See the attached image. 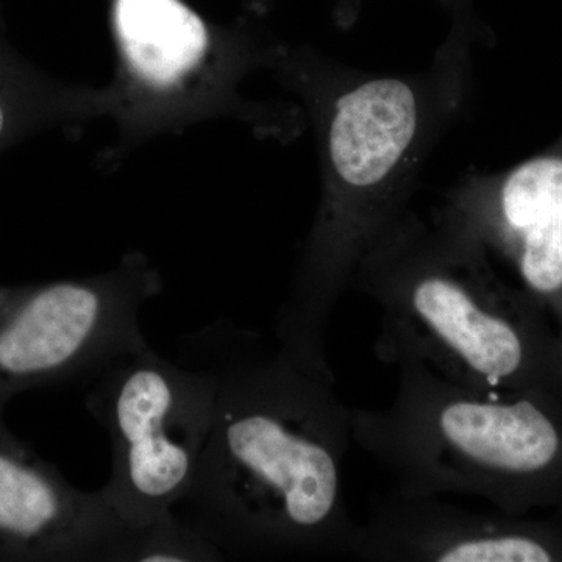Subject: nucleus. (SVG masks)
<instances>
[{
	"mask_svg": "<svg viewBox=\"0 0 562 562\" xmlns=\"http://www.w3.org/2000/svg\"><path fill=\"white\" fill-rule=\"evenodd\" d=\"M179 349L209 366L217 392L194 480L172 512L224 560L351 558L360 525L347 513L342 464L353 409L330 366L224 319Z\"/></svg>",
	"mask_w": 562,
	"mask_h": 562,
	"instance_id": "f257e3e1",
	"label": "nucleus"
},
{
	"mask_svg": "<svg viewBox=\"0 0 562 562\" xmlns=\"http://www.w3.org/2000/svg\"><path fill=\"white\" fill-rule=\"evenodd\" d=\"M450 16L449 35L419 72H366L273 43L268 70L301 98L321 160L319 205L273 338L314 364H328L325 330L362 257L408 209L424 162L471 101L483 27L476 13Z\"/></svg>",
	"mask_w": 562,
	"mask_h": 562,
	"instance_id": "f03ea898",
	"label": "nucleus"
},
{
	"mask_svg": "<svg viewBox=\"0 0 562 562\" xmlns=\"http://www.w3.org/2000/svg\"><path fill=\"white\" fill-rule=\"evenodd\" d=\"M351 284L382 308L376 357L416 360L465 390L562 405V342L490 254L406 209L369 247Z\"/></svg>",
	"mask_w": 562,
	"mask_h": 562,
	"instance_id": "7ed1b4c3",
	"label": "nucleus"
},
{
	"mask_svg": "<svg viewBox=\"0 0 562 562\" xmlns=\"http://www.w3.org/2000/svg\"><path fill=\"white\" fill-rule=\"evenodd\" d=\"M383 409H353L351 438L417 497H482L498 512L562 516V405L465 390L416 360L397 362Z\"/></svg>",
	"mask_w": 562,
	"mask_h": 562,
	"instance_id": "20e7f679",
	"label": "nucleus"
},
{
	"mask_svg": "<svg viewBox=\"0 0 562 562\" xmlns=\"http://www.w3.org/2000/svg\"><path fill=\"white\" fill-rule=\"evenodd\" d=\"M110 21L116 68L106 90L117 138L109 158L217 117L276 128L260 103L243 95L247 77L268 69L276 41L213 24L183 0H111Z\"/></svg>",
	"mask_w": 562,
	"mask_h": 562,
	"instance_id": "39448f33",
	"label": "nucleus"
},
{
	"mask_svg": "<svg viewBox=\"0 0 562 562\" xmlns=\"http://www.w3.org/2000/svg\"><path fill=\"white\" fill-rule=\"evenodd\" d=\"M85 386L88 413L111 443L103 494L140 530L191 487L213 425L216 375L187 355L173 362L147 346L114 358Z\"/></svg>",
	"mask_w": 562,
	"mask_h": 562,
	"instance_id": "423d86ee",
	"label": "nucleus"
},
{
	"mask_svg": "<svg viewBox=\"0 0 562 562\" xmlns=\"http://www.w3.org/2000/svg\"><path fill=\"white\" fill-rule=\"evenodd\" d=\"M162 288L138 250L98 276L0 284V412L24 392L85 384L114 358L146 349L139 313Z\"/></svg>",
	"mask_w": 562,
	"mask_h": 562,
	"instance_id": "0eeeda50",
	"label": "nucleus"
},
{
	"mask_svg": "<svg viewBox=\"0 0 562 562\" xmlns=\"http://www.w3.org/2000/svg\"><path fill=\"white\" fill-rule=\"evenodd\" d=\"M431 222L508 262L562 342V133L512 168L465 176Z\"/></svg>",
	"mask_w": 562,
	"mask_h": 562,
	"instance_id": "6e6552de",
	"label": "nucleus"
},
{
	"mask_svg": "<svg viewBox=\"0 0 562 562\" xmlns=\"http://www.w3.org/2000/svg\"><path fill=\"white\" fill-rule=\"evenodd\" d=\"M131 527L7 428L0 412V561L117 562Z\"/></svg>",
	"mask_w": 562,
	"mask_h": 562,
	"instance_id": "1a4fd4ad",
	"label": "nucleus"
},
{
	"mask_svg": "<svg viewBox=\"0 0 562 562\" xmlns=\"http://www.w3.org/2000/svg\"><path fill=\"white\" fill-rule=\"evenodd\" d=\"M351 558L390 562L562 561V516L480 513L436 497L391 492L360 525Z\"/></svg>",
	"mask_w": 562,
	"mask_h": 562,
	"instance_id": "9d476101",
	"label": "nucleus"
},
{
	"mask_svg": "<svg viewBox=\"0 0 562 562\" xmlns=\"http://www.w3.org/2000/svg\"><path fill=\"white\" fill-rule=\"evenodd\" d=\"M106 87L70 83L29 61L0 27V155L40 133L109 116Z\"/></svg>",
	"mask_w": 562,
	"mask_h": 562,
	"instance_id": "9b49d317",
	"label": "nucleus"
},
{
	"mask_svg": "<svg viewBox=\"0 0 562 562\" xmlns=\"http://www.w3.org/2000/svg\"><path fill=\"white\" fill-rule=\"evenodd\" d=\"M224 554L206 541L171 508L162 512L147 527L132 532L122 547L117 562L222 561Z\"/></svg>",
	"mask_w": 562,
	"mask_h": 562,
	"instance_id": "f8f14e48",
	"label": "nucleus"
},
{
	"mask_svg": "<svg viewBox=\"0 0 562 562\" xmlns=\"http://www.w3.org/2000/svg\"><path fill=\"white\" fill-rule=\"evenodd\" d=\"M362 2L364 0H335L333 14H335L336 24L341 29L353 27L355 22L360 16ZM435 2H438L443 9L449 5V0H435Z\"/></svg>",
	"mask_w": 562,
	"mask_h": 562,
	"instance_id": "ddd939ff",
	"label": "nucleus"
}]
</instances>
